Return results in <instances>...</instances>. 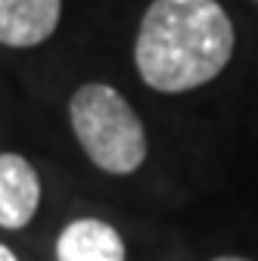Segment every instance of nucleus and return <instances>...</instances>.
<instances>
[{"label":"nucleus","instance_id":"f257e3e1","mask_svg":"<svg viewBox=\"0 0 258 261\" xmlns=\"http://www.w3.org/2000/svg\"><path fill=\"white\" fill-rule=\"evenodd\" d=\"M234 56V22L218 0H156L143 13L134 62L159 93H187L215 81Z\"/></svg>","mask_w":258,"mask_h":261},{"label":"nucleus","instance_id":"f03ea898","mask_svg":"<svg viewBox=\"0 0 258 261\" xmlns=\"http://www.w3.org/2000/svg\"><path fill=\"white\" fill-rule=\"evenodd\" d=\"M72 130L100 171L134 174L146 159V130L140 115L109 84H81L69 100Z\"/></svg>","mask_w":258,"mask_h":261},{"label":"nucleus","instance_id":"7ed1b4c3","mask_svg":"<svg viewBox=\"0 0 258 261\" xmlns=\"http://www.w3.org/2000/svg\"><path fill=\"white\" fill-rule=\"evenodd\" d=\"M41 205V177L35 165L16 152H0V227L22 230Z\"/></svg>","mask_w":258,"mask_h":261},{"label":"nucleus","instance_id":"20e7f679","mask_svg":"<svg viewBox=\"0 0 258 261\" xmlns=\"http://www.w3.org/2000/svg\"><path fill=\"white\" fill-rule=\"evenodd\" d=\"M62 13V0H0V44L38 47L44 44Z\"/></svg>","mask_w":258,"mask_h":261},{"label":"nucleus","instance_id":"39448f33","mask_svg":"<svg viewBox=\"0 0 258 261\" xmlns=\"http://www.w3.org/2000/svg\"><path fill=\"white\" fill-rule=\"evenodd\" d=\"M121 233L100 218H78L62 227L56 240V261H124Z\"/></svg>","mask_w":258,"mask_h":261},{"label":"nucleus","instance_id":"423d86ee","mask_svg":"<svg viewBox=\"0 0 258 261\" xmlns=\"http://www.w3.org/2000/svg\"><path fill=\"white\" fill-rule=\"evenodd\" d=\"M0 261H19V258L13 255V249H10V246H4V243H0Z\"/></svg>","mask_w":258,"mask_h":261},{"label":"nucleus","instance_id":"0eeeda50","mask_svg":"<svg viewBox=\"0 0 258 261\" xmlns=\"http://www.w3.org/2000/svg\"><path fill=\"white\" fill-rule=\"evenodd\" d=\"M212 261H249V258H240V255H221V258H212Z\"/></svg>","mask_w":258,"mask_h":261}]
</instances>
